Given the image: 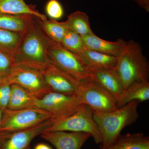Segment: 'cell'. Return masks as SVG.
I'll return each instance as SVG.
<instances>
[{
  "instance_id": "obj_1",
  "label": "cell",
  "mask_w": 149,
  "mask_h": 149,
  "mask_svg": "<svg viewBox=\"0 0 149 149\" xmlns=\"http://www.w3.org/2000/svg\"><path fill=\"white\" fill-rule=\"evenodd\" d=\"M36 17L23 33L20 44L13 56L15 65L42 71L50 62L48 48L54 43L46 35Z\"/></svg>"
},
{
  "instance_id": "obj_2",
  "label": "cell",
  "mask_w": 149,
  "mask_h": 149,
  "mask_svg": "<svg viewBox=\"0 0 149 149\" xmlns=\"http://www.w3.org/2000/svg\"><path fill=\"white\" fill-rule=\"evenodd\" d=\"M140 103L133 101L112 111H93L94 120L102 136L101 149L109 147L120 136L123 128L137 121Z\"/></svg>"
},
{
  "instance_id": "obj_3",
  "label": "cell",
  "mask_w": 149,
  "mask_h": 149,
  "mask_svg": "<svg viewBox=\"0 0 149 149\" xmlns=\"http://www.w3.org/2000/svg\"><path fill=\"white\" fill-rule=\"evenodd\" d=\"M114 70L125 90L136 83L149 82V65L139 43L130 40L118 57Z\"/></svg>"
},
{
  "instance_id": "obj_4",
  "label": "cell",
  "mask_w": 149,
  "mask_h": 149,
  "mask_svg": "<svg viewBox=\"0 0 149 149\" xmlns=\"http://www.w3.org/2000/svg\"><path fill=\"white\" fill-rule=\"evenodd\" d=\"M46 131L89 133L96 144L101 145L102 143L101 135L93 118V110L85 104L69 116L52 120V125Z\"/></svg>"
},
{
  "instance_id": "obj_5",
  "label": "cell",
  "mask_w": 149,
  "mask_h": 149,
  "mask_svg": "<svg viewBox=\"0 0 149 149\" xmlns=\"http://www.w3.org/2000/svg\"><path fill=\"white\" fill-rule=\"evenodd\" d=\"M75 95L81 104L93 111H110L118 108L114 98L91 78L78 80Z\"/></svg>"
},
{
  "instance_id": "obj_6",
  "label": "cell",
  "mask_w": 149,
  "mask_h": 149,
  "mask_svg": "<svg viewBox=\"0 0 149 149\" xmlns=\"http://www.w3.org/2000/svg\"><path fill=\"white\" fill-rule=\"evenodd\" d=\"M51 119L47 112L38 108L3 111L0 122V133L27 130Z\"/></svg>"
},
{
  "instance_id": "obj_7",
  "label": "cell",
  "mask_w": 149,
  "mask_h": 149,
  "mask_svg": "<svg viewBox=\"0 0 149 149\" xmlns=\"http://www.w3.org/2000/svg\"><path fill=\"white\" fill-rule=\"evenodd\" d=\"M82 105L75 95H65L51 91L37 98L36 107L47 112L52 120H55L71 115Z\"/></svg>"
},
{
  "instance_id": "obj_8",
  "label": "cell",
  "mask_w": 149,
  "mask_h": 149,
  "mask_svg": "<svg viewBox=\"0 0 149 149\" xmlns=\"http://www.w3.org/2000/svg\"><path fill=\"white\" fill-rule=\"evenodd\" d=\"M48 55L52 62L63 70L79 80L91 79V71L78 56L54 43L48 48Z\"/></svg>"
},
{
  "instance_id": "obj_9",
  "label": "cell",
  "mask_w": 149,
  "mask_h": 149,
  "mask_svg": "<svg viewBox=\"0 0 149 149\" xmlns=\"http://www.w3.org/2000/svg\"><path fill=\"white\" fill-rule=\"evenodd\" d=\"M5 77L11 85L15 84L21 86L37 98L51 91L40 70L15 65Z\"/></svg>"
},
{
  "instance_id": "obj_10",
  "label": "cell",
  "mask_w": 149,
  "mask_h": 149,
  "mask_svg": "<svg viewBox=\"0 0 149 149\" xmlns=\"http://www.w3.org/2000/svg\"><path fill=\"white\" fill-rule=\"evenodd\" d=\"M52 123L50 119L27 130L0 133V149H31L33 139L47 131Z\"/></svg>"
},
{
  "instance_id": "obj_11",
  "label": "cell",
  "mask_w": 149,
  "mask_h": 149,
  "mask_svg": "<svg viewBox=\"0 0 149 149\" xmlns=\"http://www.w3.org/2000/svg\"><path fill=\"white\" fill-rule=\"evenodd\" d=\"M45 82L52 92L75 95L78 79L60 68L51 60L42 71Z\"/></svg>"
},
{
  "instance_id": "obj_12",
  "label": "cell",
  "mask_w": 149,
  "mask_h": 149,
  "mask_svg": "<svg viewBox=\"0 0 149 149\" xmlns=\"http://www.w3.org/2000/svg\"><path fill=\"white\" fill-rule=\"evenodd\" d=\"M40 136L56 149H81L91 137L89 133L69 131H46Z\"/></svg>"
},
{
  "instance_id": "obj_13",
  "label": "cell",
  "mask_w": 149,
  "mask_h": 149,
  "mask_svg": "<svg viewBox=\"0 0 149 149\" xmlns=\"http://www.w3.org/2000/svg\"><path fill=\"white\" fill-rule=\"evenodd\" d=\"M91 79L114 98L120 107L125 90L114 69L91 70Z\"/></svg>"
},
{
  "instance_id": "obj_14",
  "label": "cell",
  "mask_w": 149,
  "mask_h": 149,
  "mask_svg": "<svg viewBox=\"0 0 149 149\" xmlns=\"http://www.w3.org/2000/svg\"><path fill=\"white\" fill-rule=\"evenodd\" d=\"M82 38L87 49L116 57L122 54L127 44L122 39H118L115 42L103 40L94 33Z\"/></svg>"
},
{
  "instance_id": "obj_15",
  "label": "cell",
  "mask_w": 149,
  "mask_h": 149,
  "mask_svg": "<svg viewBox=\"0 0 149 149\" xmlns=\"http://www.w3.org/2000/svg\"><path fill=\"white\" fill-rule=\"evenodd\" d=\"M77 55L89 70L114 69L118 57L85 49Z\"/></svg>"
},
{
  "instance_id": "obj_16",
  "label": "cell",
  "mask_w": 149,
  "mask_h": 149,
  "mask_svg": "<svg viewBox=\"0 0 149 149\" xmlns=\"http://www.w3.org/2000/svg\"><path fill=\"white\" fill-rule=\"evenodd\" d=\"M37 98L17 84L11 85L8 109L18 110L36 107Z\"/></svg>"
},
{
  "instance_id": "obj_17",
  "label": "cell",
  "mask_w": 149,
  "mask_h": 149,
  "mask_svg": "<svg viewBox=\"0 0 149 149\" xmlns=\"http://www.w3.org/2000/svg\"><path fill=\"white\" fill-rule=\"evenodd\" d=\"M36 17L30 15L0 14V29L23 34Z\"/></svg>"
},
{
  "instance_id": "obj_18",
  "label": "cell",
  "mask_w": 149,
  "mask_h": 149,
  "mask_svg": "<svg viewBox=\"0 0 149 149\" xmlns=\"http://www.w3.org/2000/svg\"><path fill=\"white\" fill-rule=\"evenodd\" d=\"M105 149H149V138L142 133L120 135Z\"/></svg>"
},
{
  "instance_id": "obj_19",
  "label": "cell",
  "mask_w": 149,
  "mask_h": 149,
  "mask_svg": "<svg viewBox=\"0 0 149 149\" xmlns=\"http://www.w3.org/2000/svg\"><path fill=\"white\" fill-rule=\"evenodd\" d=\"M0 14L30 15L42 20L47 19L45 15L27 5L24 0H0Z\"/></svg>"
},
{
  "instance_id": "obj_20",
  "label": "cell",
  "mask_w": 149,
  "mask_h": 149,
  "mask_svg": "<svg viewBox=\"0 0 149 149\" xmlns=\"http://www.w3.org/2000/svg\"><path fill=\"white\" fill-rule=\"evenodd\" d=\"M68 28L81 37L93 34L90 25L89 17L85 12L76 11L70 14L65 21Z\"/></svg>"
},
{
  "instance_id": "obj_21",
  "label": "cell",
  "mask_w": 149,
  "mask_h": 149,
  "mask_svg": "<svg viewBox=\"0 0 149 149\" xmlns=\"http://www.w3.org/2000/svg\"><path fill=\"white\" fill-rule=\"evenodd\" d=\"M38 23L46 35L52 41L60 44L67 31L69 29L65 21L59 22L55 19L42 20L38 19Z\"/></svg>"
},
{
  "instance_id": "obj_22",
  "label": "cell",
  "mask_w": 149,
  "mask_h": 149,
  "mask_svg": "<svg viewBox=\"0 0 149 149\" xmlns=\"http://www.w3.org/2000/svg\"><path fill=\"white\" fill-rule=\"evenodd\" d=\"M149 99V82L136 83L125 90L120 107L133 101L141 102L148 100Z\"/></svg>"
},
{
  "instance_id": "obj_23",
  "label": "cell",
  "mask_w": 149,
  "mask_h": 149,
  "mask_svg": "<svg viewBox=\"0 0 149 149\" xmlns=\"http://www.w3.org/2000/svg\"><path fill=\"white\" fill-rule=\"evenodd\" d=\"M23 34L0 29V50L13 58Z\"/></svg>"
},
{
  "instance_id": "obj_24",
  "label": "cell",
  "mask_w": 149,
  "mask_h": 149,
  "mask_svg": "<svg viewBox=\"0 0 149 149\" xmlns=\"http://www.w3.org/2000/svg\"><path fill=\"white\" fill-rule=\"evenodd\" d=\"M60 44L65 49L76 55L86 48L82 37L70 29L67 31Z\"/></svg>"
},
{
  "instance_id": "obj_25",
  "label": "cell",
  "mask_w": 149,
  "mask_h": 149,
  "mask_svg": "<svg viewBox=\"0 0 149 149\" xmlns=\"http://www.w3.org/2000/svg\"><path fill=\"white\" fill-rule=\"evenodd\" d=\"M11 92V84L5 76H0V109L3 111L7 108Z\"/></svg>"
},
{
  "instance_id": "obj_26",
  "label": "cell",
  "mask_w": 149,
  "mask_h": 149,
  "mask_svg": "<svg viewBox=\"0 0 149 149\" xmlns=\"http://www.w3.org/2000/svg\"><path fill=\"white\" fill-rule=\"evenodd\" d=\"M46 12L51 19L57 20L63 16L64 11L62 6L57 0H50L46 6Z\"/></svg>"
},
{
  "instance_id": "obj_27",
  "label": "cell",
  "mask_w": 149,
  "mask_h": 149,
  "mask_svg": "<svg viewBox=\"0 0 149 149\" xmlns=\"http://www.w3.org/2000/svg\"><path fill=\"white\" fill-rule=\"evenodd\" d=\"M15 65L13 57L0 50V76L8 74Z\"/></svg>"
},
{
  "instance_id": "obj_28",
  "label": "cell",
  "mask_w": 149,
  "mask_h": 149,
  "mask_svg": "<svg viewBox=\"0 0 149 149\" xmlns=\"http://www.w3.org/2000/svg\"><path fill=\"white\" fill-rule=\"evenodd\" d=\"M139 6L146 11L149 12V0H134Z\"/></svg>"
},
{
  "instance_id": "obj_29",
  "label": "cell",
  "mask_w": 149,
  "mask_h": 149,
  "mask_svg": "<svg viewBox=\"0 0 149 149\" xmlns=\"http://www.w3.org/2000/svg\"><path fill=\"white\" fill-rule=\"evenodd\" d=\"M34 149H52L49 146L45 143H40L37 144Z\"/></svg>"
},
{
  "instance_id": "obj_30",
  "label": "cell",
  "mask_w": 149,
  "mask_h": 149,
  "mask_svg": "<svg viewBox=\"0 0 149 149\" xmlns=\"http://www.w3.org/2000/svg\"><path fill=\"white\" fill-rule=\"evenodd\" d=\"M3 111L0 109V122L1 120L2 117Z\"/></svg>"
}]
</instances>
